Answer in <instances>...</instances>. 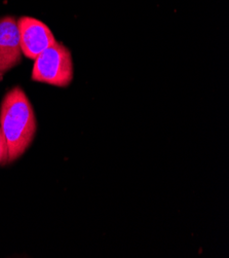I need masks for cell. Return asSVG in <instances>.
Masks as SVG:
<instances>
[{
	"label": "cell",
	"instance_id": "5b68a950",
	"mask_svg": "<svg viewBox=\"0 0 229 258\" xmlns=\"http://www.w3.org/2000/svg\"><path fill=\"white\" fill-rule=\"evenodd\" d=\"M8 164V145L4 133L0 128V166Z\"/></svg>",
	"mask_w": 229,
	"mask_h": 258
},
{
	"label": "cell",
	"instance_id": "7a4b0ae2",
	"mask_svg": "<svg viewBox=\"0 0 229 258\" xmlns=\"http://www.w3.org/2000/svg\"><path fill=\"white\" fill-rule=\"evenodd\" d=\"M74 75L71 51L56 41L34 60L31 80L59 88L68 87Z\"/></svg>",
	"mask_w": 229,
	"mask_h": 258
},
{
	"label": "cell",
	"instance_id": "277c9868",
	"mask_svg": "<svg viewBox=\"0 0 229 258\" xmlns=\"http://www.w3.org/2000/svg\"><path fill=\"white\" fill-rule=\"evenodd\" d=\"M18 21L11 16L0 18V76L22 61Z\"/></svg>",
	"mask_w": 229,
	"mask_h": 258
},
{
	"label": "cell",
	"instance_id": "6da1fadb",
	"mask_svg": "<svg viewBox=\"0 0 229 258\" xmlns=\"http://www.w3.org/2000/svg\"><path fill=\"white\" fill-rule=\"evenodd\" d=\"M0 128L8 145V164L20 159L32 144L37 121L33 106L20 87L10 90L0 105Z\"/></svg>",
	"mask_w": 229,
	"mask_h": 258
},
{
	"label": "cell",
	"instance_id": "3957f363",
	"mask_svg": "<svg viewBox=\"0 0 229 258\" xmlns=\"http://www.w3.org/2000/svg\"><path fill=\"white\" fill-rule=\"evenodd\" d=\"M18 27L22 53L30 60H35L43 50L57 41L47 26L35 18H20Z\"/></svg>",
	"mask_w": 229,
	"mask_h": 258
}]
</instances>
